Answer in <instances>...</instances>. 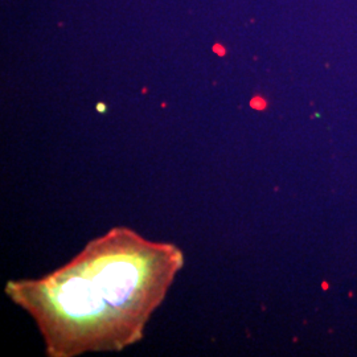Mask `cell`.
I'll list each match as a JSON object with an SVG mask.
<instances>
[{
	"mask_svg": "<svg viewBox=\"0 0 357 357\" xmlns=\"http://www.w3.org/2000/svg\"><path fill=\"white\" fill-rule=\"evenodd\" d=\"M180 257L174 248L118 231L89 245L70 266L48 280L16 284L13 290L29 310L94 295L45 335L57 356L123 347L160 302Z\"/></svg>",
	"mask_w": 357,
	"mask_h": 357,
	"instance_id": "6da1fadb",
	"label": "cell"
},
{
	"mask_svg": "<svg viewBox=\"0 0 357 357\" xmlns=\"http://www.w3.org/2000/svg\"><path fill=\"white\" fill-rule=\"evenodd\" d=\"M327 287H328V284H327V283H323V289L327 290Z\"/></svg>",
	"mask_w": 357,
	"mask_h": 357,
	"instance_id": "7a4b0ae2",
	"label": "cell"
}]
</instances>
